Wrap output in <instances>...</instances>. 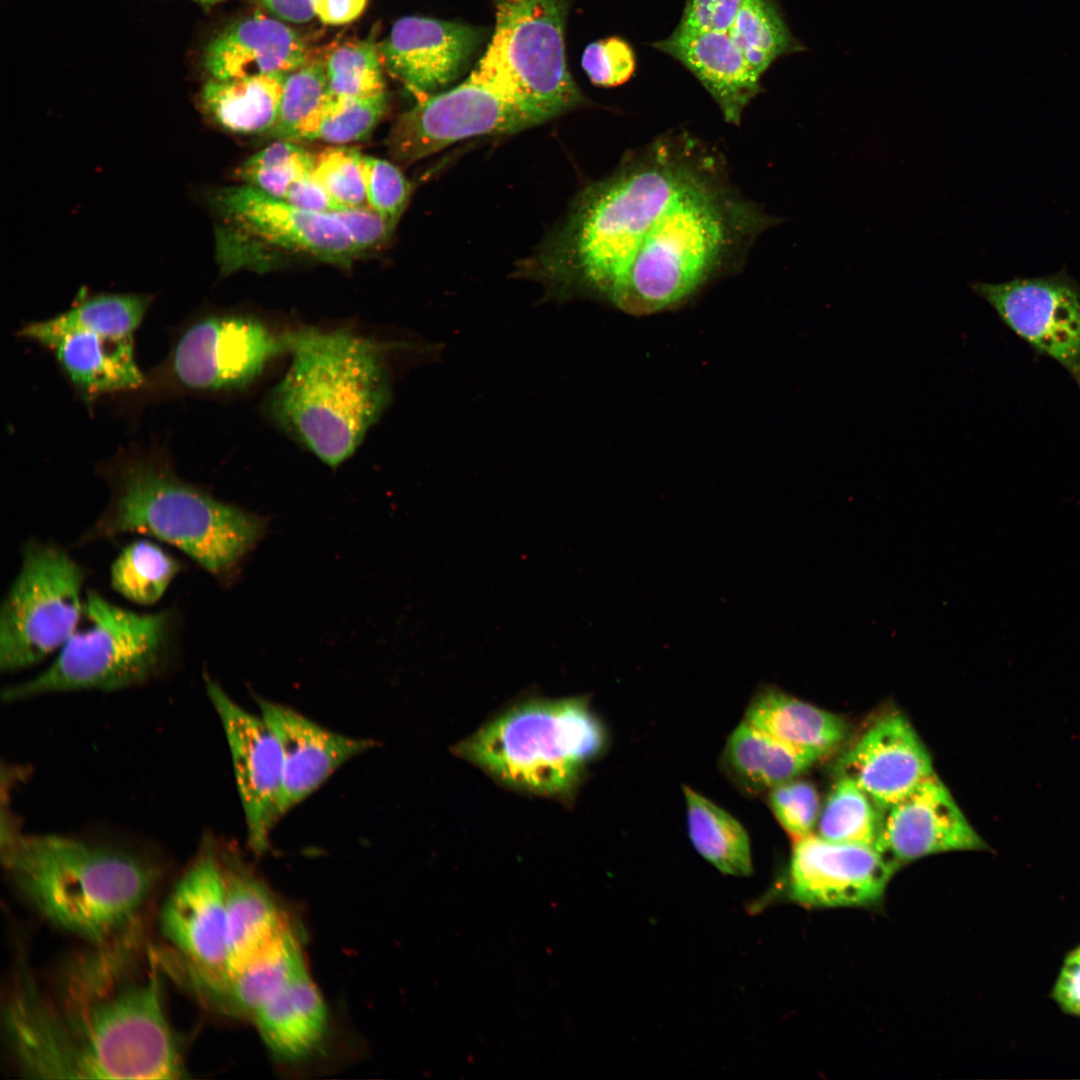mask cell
<instances>
[{
  "label": "cell",
  "instance_id": "cell-1",
  "mask_svg": "<svg viewBox=\"0 0 1080 1080\" xmlns=\"http://www.w3.org/2000/svg\"><path fill=\"white\" fill-rule=\"evenodd\" d=\"M154 945L136 932L92 946L49 976L18 964L2 1000L8 1058L32 1079L187 1077Z\"/></svg>",
  "mask_w": 1080,
  "mask_h": 1080
},
{
  "label": "cell",
  "instance_id": "cell-2",
  "mask_svg": "<svg viewBox=\"0 0 1080 1080\" xmlns=\"http://www.w3.org/2000/svg\"><path fill=\"white\" fill-rule=\"evenodd\" d=\"M713 157L681 135L634 152L581 192L526 272L554 295L609 300L651 223Z\"/></svg>",
  "mask_w": 1080,
  "mask_h": 1080
},
{
  "label": "cell",
  "instance_id": "cell-3",
  "mask_svg": "<svg viewBox=\"0 0 1080 1080\" xmlns=\"http://www.w3.org/2000/svg\"><path fill=\"white\" fill-rule=\"evenodd\" d=\"M3 866L24 900L54 927L88 945L136 932L160 879L131 852L58 834H1Z\"/></svg>",
  "mask_w": 1080,
  "mask_h": 1080
},
{
  "label": "cell",
  "instance_id": "cell-4",
  "mask_svg": "<svg viewBox=\"0 0 1080 1080\" xmlns=\"http://www.w3.org/2000/svg\"><path fill=\"white\" fill-rule=\"evenodd\" d=\"M775 222L730 187L714 157L651 223L609 301L637 316L670 309Z\"/></svg>",
  "mask_w": 1080,
  "mask_h": 1080
},
{
  "label": "cell",
  "instance_id": "cell-5",
  "mask_svg": "<svg viewBox=\"0 0 1080 1080\" xmlns=\"http://www.w3.org/2000/svg\"><path fill=\"white\" fill-rule=\"evenodd\" d=\"M291 364L268 399L273 421L326 465L356 451L391 398L384 346L346 329L286 332Z\"/></svg>",
  "mask_w": 1080,
  "mask_h": 1080
},
{
  "label": "cell",
  "instance_id": "cell-6",
  "mask_svg": "<svg viewBox=\"0 0 1080 1080\" xmlns=\"http://www.w3.org/2000/svg\"><path fill=\"white\" fill-rule=\"evenodd\" d=\"M110 499L77 545L141 533L181 550L229 582L260 541L267 521L181 479L160 458L134 456L106 471Z\"/></svg>",
  "mask_w": 1080,
  "mask_h": 1080
},
{
  "label": "cell",
  "instance_id": "cell-7",
  "mask_svg": "<svg viewBox=\"0 0 1080 1080\" xmlns=\"http://www.w3.org/2000/svg\"><path fill=\"white\" fill-rule=\"evenodd\" d=\"M605 745V731L584 698L537 699L514 706L456 747L511 788L568 797Z\"/></svg>",
  "mask_w": 1080,
  "mask_h": 1080
},
{
  "label": "cell",
  "instance_id": "cell-8",
  "mask_svg": "<svg viewBox=\"0 0 1080 1080\" xmlns=\"http://www.w3.org/2000/svg\"><path fill=\"white\" fill-rule=\"evenodd\" d=\"M179 628L175 608L135 612L88 590L81 620L55 660L38 675L6 687L2 698L16 702L52 693L140 685L168 664Z\"/></svg>",
  "mask_w": 1080,
  "mask_h": 1080
},
{
  "label": "cell",
  "instance_id": "cell-9",
  "mask_svg": "<svg viewBox=\"0 0 1080 1080\" xmlns=\"http://www.w3.org/2000/svg\"><path fill=\"white\" fill-rule=\"evenodd\" d=\"M210 204L218 218L217 259L224 274L267 270L291 257L346 267L360 256L333 215L299 209L249 185L217 190Z\"/></svg>",
  "mask_w": 1080,
  "mask_h": 1080
},
{
  "label": "cell",
  "instance_id": "cell-10",
  "mask_svg": "<svg viewBox=\"0 0 1080 1080\" xmlns=\"http://www.w3.org/2000/svg\"><path fill=\"white\" fill-rule=\"evenodd\" d=\"M81 566L59 544L31 538L0 607V669L17 672L60 650L84 609Z\"/></svg>",
  "mask_w": 1080,
  "mask_h": 1080
},
{
  "label": "cell",
  "instance_id": "cell-11",
  "mask_svg": "<svg viewBox=\"0 0 1080 1080\" xmlns=\"http://www.w3.org/2000/svg\"><path fill=\"white\" fill-rule=\"evenodd\" d=\"M491 40L475 69L551 119L583 98L565 60L560 0H495Z\"/></svg>",
  "mask_w": 1080,
  "mask_h": 1080
},
{
  "label": "cell",
  "instance_id": "cell-12",
  "mask_svg": "<svg viewBox=\"0 0 1080 1080\" xmlns=\"http://www.w3.org/2000/svg\"><path fill=\"white\" fill-rule=\"evenodd\" d=\"M551 118L475 68L465 81L421 99L390 130V155L412 163L463 139L510 134Z\"/></svg>",
  "mask_w": 1080,
  "mask_h": 1080
},
{
  "label": "cell",
  "instance_id": "cell-13",
  "mask_svg": "<svg viewBox=\"0 0 1080 1080\" xmlns=\"http://www.w3.org/2000/svg\"><path fill=\"white\" fill-rule=\"evenodd\" d=\"M287 348L286 332L277 333L256 318L210 315L181 331L165 369L182 390L239 389L253 382Z\"/></svg>",
  "mask_w": 1080,
  "mask_h": 1080
},
{
  "label": "cell",
  "instance_id": "cell-14",
  "mask_svg": "<svg viewBox=\"0 0 1080 1080\" xmlns=\"http://www.w3.org/2000/svg\"><path fill=\"white\" fill-rule=\"evenodd\" d=\"M970 288L1007 328L1060 364L1080 387V285L1065 270L1002 283L975 281Z\"/></svg>",
  "mask_w": 1080,
  "mask_h": 1080
},
{
  "label": "cell",
  "instance_id": "cell-15",
  "mask_svg": "<svg viewBox=\"0 0 1080 1080\" xmlns=\"http://www.w3.org/2000/svg\"><path fill=\"white\" fill-rule=\"evenodd\" d=\"M159 926L167 946L186 960L211 975L226 974V887L222 856L211 839L165 898Z\"/></svg>",
  "mask_w": 1080,
  "mask_h": 1080
},
{
  "label": "cell",
  "instance_id": "cell-16",
  "mask_svg": "<svg viewBox=\"0 0 1080 1080\" xmlns=\"http://www.w3.org/2000/svg\"><path fill=\"white\" fill-rule=\"evenodd\" d=\"M896 868L875 846L833 842L812 833L793 846L786 895L808 908L871 906L883 897Z\"/></svg>",
  "mask_w": 1080,
  "mask_h": 1080
},
{
  "label": "cell",
  "instance_id": "cell-17",
  "mask_svg": "<svg viewBox=\"0 0 1080 1080\" xmlns=\"http://www.w3.org/2000/svg\"><path fill=\"white\" fill-rule=\"evenodd\" d=\"M207 694L222 723L232 757L235 779L250 847L263 852L282 817V756L270 727L234 702L220 684L204 673Z\"/></svg>",
  "mask_w": 1080,
  "mask_h": 1080
},
{
  "label": "cell",
  "instance_id": "cell-18",
  "mask_svg": "<svg viewBox=\"0 0 1080 1080\" xmlns=\"http://www.w3.org/2000/svg\"><path fill=\"white\" fill-rule=\"evenodd\" d=\"M482 39L476 27L407 16L394 23L378 51L388 73L421 99L457 78Z\"/></svg>",
  "mask_w": 1080,
  "mask_h": 1080
},
{
  "label": "cell",
  "instance_id": "cell-19",
  "mask_svg": "<svg viewBox=\"0 0 1080 1080\" xmlns=\"http://www.w3.org/2000/svg\"><path fill=\"white\" fill-rule=\"evenodd\" d=\"M876 847L897 865L940 852L989 850L935 774L882 810Z\"/></svg>",
  "mask_w": 1080,
  "mask_h": 1080
},
{
  "label": "cell",
  "instance_id": "cell-20",
  "mask_svg": "<svg viewBox=\"0 0 1080 1080\" xmlns=\"http://www.w3.org/2000/svg\"><path fill=\"white\" fill-rule=\"evenodd\" d=\"M882 810L934 774L929 753L910 723L892 713L873 723L837 764Z\"/></svg>",
  "mask_w": 1080,
  "mask_h": 1080
},
{
  "label": "cell",
  "instance_id": "cell-21",
  "mask_svg": "<svg viewBox=\"0 0 1080 1080\" xmlns=\"http://www.w3.org/2000/svg\"><path fill=\"white\" fill-rule=\"evenodd\" d=\"M257 703L281 751L282 816L315 792L344 763L376 744L331 731L288 706L263 698H257Z\"/></svg>",
  "mask_w": 1080,
  "mask_h": 1080
},
{
  "label": "cell",
  "instance_id": "cell-22",
  "mask_svg": "<svg viewBox=\"0 0 1080 1080\" xmlns=\"http://www.w3.org/2000/svg\"><path fill=\"white\" fill-rule=\"evenodd\" d=\"M651 46L689 70L728 123L738 125L747 105L762 91L761 77L747 63L728 31L676 28Z\"/></svg>",
  "mask_w": 1080,
  "mask_h": 1080
},
{
  "label": "cell",
  "instance_id": "cell-23",
  "mask_svg": "<svg viewBox=\"0 0 1080 1080\" xmlns=\"http://www.w3.org/2000/svg\"><path fill=\"white\" fill-rule=\"evenodd\" d=\"M309 58L301 34L278 19L256 13L226 26L206 46L203 65L213 79L283 73Z\"/></svg>",
  "mask_w": 1080,
  "mask_h": 1080
},
{
  "label": "cell",
  "instance_id": "cell-24",
  "mask_svg": "<svg viewBox=\"0 0 1080 1080\" xmlns=\"http://www.w3.org/2000/svg\"><path fill=\"white\" fill-rule=\"evenodd\" d=\"M222 856L225 887L228 962L224 977L239 971L289 924L270 890L234 855Z\"/></svg>",
  "mask_w": 1080,
  "mask_h": 1080
},
{
  "label": "cell",
  "instance_id": "cell-25",
  "mask_svg": "<svg viewBox=\"0 0 1080 1080\" xmlns=\"http://www.w3.org/2000/svg\"><path fill=\"white\" fill-rule=\"evenodd\" d=\"M44 346L54 352L66 377L87 399L137 389L145 383L132 337L73 331L51 339Z\"/></svg>",
  "mask_w": 1080,
  "mask_h": 1080
},
{
  "label": "cell",
  "instance_id": "cell-26",
  "mask_svg": "<svg viewBox=\"0 0 1080 1080\" xmlns=\"http://www.w3.org/2000/svg\"><path fill=\"white\" fill-rule=\"evenodd\" d=\"M253 1019L273 1053L296 1060L319 1045L326 1033L328 1013L320 991L305 969L263 1004Z\"/></svg>",
  "mask_w": 1080,
  "mask_h": 1080
},
{
  "label": "cell",
  "instance_id": "cell-27",
  "mask_svg": "<svg viewBox=\"0 0 1080 1080\" xmlns=\"http://www.w3.org/2000/svg\"><path fill=\"white\" fill-rule=\"evenodd\" d=\"M745 722L818 759L836 749L847 733L840 716L773 688L753 697Z\"/></svg>",
  "mask_w": 1080,
  "mask_h": 1080
},
{
  "label": "cell",
  "instance_id": "cell-28",
  "mask_svg": "<svg viewBox=\"0 0 1080 1080\" xmlns=\"http://www.w3.org/2000/svg\"><path fill=\"white\" fill-rule=\"evenodd\" d=\"M286 74L210 79L200 93L203 111L222 128L242 134L274 127Z\"/></svg>",
  "mask_w": 1080,
  "mask_h": 1080
},
{
  "label": "cell",
  "instance_id": "cell-29",
  "mask_svg": "<svg viewBox=\"0 0 1080 1080\" xmlns=\"http://www.w3.org/2000/svg\"><path fill=\"white\" fill-rule=\"evenodd\" d=\"M722 760L735 782L754 793L795 779L819 759L744 721L730 735Z\"/></svg>",
  "mask_w": 1080,
  "mask_h": 1080
},
{
  "label": "cell",
  "instance_id": "cell-30",
  "mask_svg": "<svg viewBox=\"0 0 1080 1080\" xmlns=\"http://www.w3.org/2000/svg\"><path fill=\"white\" fill-rule=\"evenodd\" d=\"M150 302V297L136 294L93 296L53 318L25 325L19 335L43 346L51 339L73 331L109 337H132Z\"/></svg>",
  "mask_w": 1080,
  "mask_h": 1080
},
{
  "label": "cell",
  "instance_id": "cell-31",
  "mask_svg": "<svg viewBox=\"0 0 1080 1080\" xmlns=\"http://www.w3.org/2000/svg\"><path fill=\"white\" fill-rule=\"evenodd\" d=\"M687 823L699 854L720 872L732 876L752 873L750 841L743 826L727 811L685 786Z\"/></svg>",
  "mask_w": 1080,
  "mask_h": 1080
},
{
  "label": "cell",
  "instance_id": "cell-32",
  "mask_svg": "<svg viewBox=\"0 0 1080 1080\" xmlns=\"http://www.w3.org/2000/svg\"><path fill=\"white\" fill-rule=\"evenodd\" d=\"M728 33L760 77L779 58L807 50L792 34L777 0H744Z\"/></svg>",
  "mask_w": 1080,
  "mask_h": 1080
},
{
  "label": "cell",
  "instance_id": "cell-33",
  "mask_svg": "<svg viewBox=\"0 0 1080 1080\" xmlns=\"http://www.w3.org/2000/svg\"><path fill=\"white\" fill-rule=\"evenodd\" d=\"M183 564L146 539L127 544L110 568L111 587L139 605H153L165 594Z\"/></svg>",
  "mask_w": 1080,
  "mask_h": 1080
},
{
  "label": "cell",
  "instance_id": "cell-34",
  "mask_svg": "<svg viewBox=\"0 0 1080 1080\" xmlns=\"http://www.w3.org/2000/svg\"><path fill=\"white\" fill-rule=\"evenodd\" d=\"M881 820L882 809L851 779L839 776L820 810L817 835L876 847Z\"/></svg>",
  "mask_w": 1080,
  "mask_h": 1080
},
{
  "label": "cell",
  "instance_id": "cell-35",
  "mask_svg": "<svg viewBox=\"0 0 1080 1080\" xmlns=\"http://www.w3.org/2000/svg\"><path fill=\"white\" fill-rule=\"evenodd\" d=\"M388 107L386 92L366 98L331 94L303 126L298 142L347 144L366 138Z\"/></svg>",
  "mask_w": 1080,
  "mask_h": 1080
},
{
  "label": "cell",
  "instance_id": "cell-36",
  "mask_svg": "<svg viewBox=\"0 0 1080 1080\" xmlns=\"http://www.w3.org/2000/svg\"><path fill=\"white\" fill-rule=\"evenodd\" d=\"M329 95L324 59L309 56L286 74L277 120L269 134L277 140L298 142L303 126Z\"/></svg>",
  "mask_w": 1080,
  "mask_h": 1080
},
{
  "label": "cell",
  "instance_id": "cell-37",
  "mask_svg": "<svg viewBox=\"0 0 1080 1080\" xmlns=\"http://www.w3.org/2000/svg\"><path fill=\"white\" fill-rule=\"evenodd\" d=\"M323 59L331 94L366 98L386 92L384 67L373 40L338 44Z\"/></svg>",
  "mask_w": 1080,
  "mask_h": 1080
},
{
  "label": "cell",
  "instance_id": "cell-38",
  "mask_svg": "<svg viewBox=\"0 0 1080 1080\" xmlns=\"http://www.w3.org/2000/svg\"><path fill=\"white\" fill-rule=\"evenodd\" d=\"M314 156L296 142L277 140L242 163L237 176L244 184L283 200L292 184L312 174Z\"/></svg>",
  "mask_w": 1080,
  "mask_h": 1080
},
{
  "label": "cell",
  "instance_id": "cell-39",
  "mask_svg": "<svg viewBox=\"0 0 1080 1080\" xmlns=\"http://www.w3.org/2000/svg\"><path fill=\"white\" fill-rule=\"evenodd\" d=\"M362 161L356 148L328 147L315 154L312 176L340 207H367Z\"/></svg>",
  "mask_w": 1080,
  "mask_h": 1080
},
{
  "label": "cell",
  "instance_id": "cell-40",
  "mask_svg": "<svg viewBox=\"0 0 1080 1080\" xmlns=\"http://www.w3.org/2000/svg\"><path fill=\"white\" fill-rule=\"evenodd\" d=\"M362 166L368 206L394 229L410 197L409 182L387 160L363 155Z\"/></svg>",
  "mask_w": 1080,
  "mask_h": 1080
},
{
  "label": "cell",
  "instance_id": "cell-41",
  "mask_svg": "<svg viewBox=\"0 0 1080 1080\" xmlns=\"http://www.w3.org/2000/svg\"><path fill=\"white\" fill-rule=\"evenodd\" d=\"M768 800L779 823L795 839L812 834L821 808L811 783L792 779L772 788Z\"/></svg>",
  "mask_w": 1080,
  "mask_h": 1080
},
{
  "label": "cell",
  "instance_id": "cell-42",
  "mask_svg": "<svg viewBox=\"0 0 1080 1080\" xmlns=\"http://www.w3.org/2000/svg\"><path fill=\"white\" fill-rule=\"evenodd\" d=\"M581 64L594 85L615 87L631 78L636 57L625 39L613 36L590 43L583 52Z\"/></svg>",
  "mask_w": 1080,
  "mask_h": 1080
},
{
  "label": "cell",
  "instance_id": "cell-43",
  "mask_svg": "<svg viewBox=\"0 0 1080 1080\" xmlns=\"http://www.w3.org/2000/svg\"><path fill=\"white\" fill-rule=\"evenodd\" d=\"M330 214L345 228L360 255L382 246L393 231L369 206L342 207Z\"/></svg>",
  "mask_w": 1080,
  "mask_h": 1080
},
{
  "label": "cell",
  "instance_id": "cell-44",
  "mask_svg": "<svg viewBox=\"0 0 1080 1080\" xmlns=\"http://www.w3.org/2000/svg\"><path fill=\"white\" fill-rule=\"evenodd\" d=\"M744 0H686L676 28L728 31Z\"/></svg>",
  "mask_w": 1080,
  "mask_h": 1080
},
{
  "label": "cell",
  "instance_id": "cell-45",
  "mask_svg": "<svg viewBox=\"0 0 1080 1080\" xmlns=\"http://www.w3.org/2000/svg\"><path fill=\"white\" fill-rule=\"evenodd\" d=\"M1050 997L1062 1012L1080 1018V944L1066 954Z\"/></svg>",
  "mask_w": 1080,
  "mask_h": 1080
},
{
  "label": "cell",
  "instance_id": "cell-46",
  "mask_svg": "<svg viewBox=\"0 0 1080 1080\" xmlns=\"http://www.w3.org/2000/svg\"><path fill=\"white\" fill-rule=\"evenodd\" d=\"M283 200L299 209L314 213L330 214L342 208L328 195L312 174L292 184Z\"/></svg>",
  "mask_w": 1080,
  "mask_h": 1080
},
{
  "label": "cell",
  "instance_id": "cell-47",
  "mask_svg": "<svg viewBox=\"0 0 1080 1080\" xmlns=\"http://www.w3.org/2000/svg\"><path fill=\"white\" fill-rule=\"evenodd\" d=\"M368 0H312L315 16L329 25H341L357 19Z\"/></svg>",
  "mask_w": 1080,
  "mask_h": 1080
},
{
  "label": "cell",
  "instance_id": "cell-48",
  "mask_svg": "<svg viewBox=\"0 0 1080 1080\" xmlns=\"http://www.w3.org/2000/svg\"><path fill=\"white\" fill-rule=\"evenodd\" d=\"M278 19L291 23H305L314 16L312 0H258Z\"/></svg>",
  "mask_w": 1080,
  "mask_h": 1080
},
{
  "label": "cell",
  "instance_id": "cell-49",
  "mask_svg": "<svg viewBox=\"0 0 1080 1080\" xmlns=\"http://www.w3.org/2000/svg\"><path fill=\"white\" fill-rule=\"evenodd\" d=\"M191 1H193V2L197 3V4H198V5H200V6L202 7V8H205V9H210V8H212L213 6H215V5H218V4H220V3H221V2H223L224 0H191Z\"/></svg>",
  "mask_w": 1080,
  "mask_h": 1080
}]
</instances>
